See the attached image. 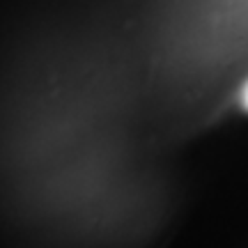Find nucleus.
Returning <instances> with one entry per match:
<instances>
[{"instance_id": "obj_1", "label": "nucleus", "mask_w": 248, "mask_h": 248, "mask_svg": "<svg viewBox=\"0 0 248 248\" xmlns=\"http://www.w3.org/2000/svg\"><path fill=\"white\" fill-rule=\"evenodd\" d=\"M241 101H244V108L248 110V80H246V85H244V92H241Z\"/></svg>"}]
</instances>
